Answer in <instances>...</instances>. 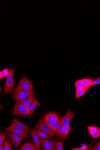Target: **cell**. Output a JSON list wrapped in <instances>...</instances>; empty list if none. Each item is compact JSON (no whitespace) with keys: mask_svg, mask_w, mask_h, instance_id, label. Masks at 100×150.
Wrapping results in <instances>:
<instances>
[{"mask_svg":"<svg viewBox=\"0 0 100 150\" xmlns=\"http://www.w3.org/2000/svg\"><path fill=\"white\" fill-rule=\"evenodd\" d=\"M4 77L1 71H0V80L1 81L2 78Z\"/></svg>","mask_w":100,"mask_h":150,"instance_id":"1f68e13d","label":"cell"},{"mask_svg":"<svg viewBox=\"0 0 100 150\" xmlns=\"http://www.w3.org/2000/svg\"><path fill=\"white\" fill-rule=\"evenodd\" d=\"M29 113V109L27 107L22 104L18 103L14 105L12 116H20L25 118L28 116Z\"/></svg>","mask_w":100,"mask_h":150,"instance_id":"6da1fadb","label":"cell"},{"mask_svg":"<svg viewBox=\"0 0 100 150\" xmlns=\"http://www.w3.org/2000/svg\"><path fill=\"white\" fill-rule=\"evenodd\" d=\"M56 141L54 139H41L39 140L40 146L43 150L56 149Z\"/></svg>","mask_w":100,"mask_h":150,"instance_id":"277c9868","label":"cell"},{"mask_svg":"<svg viewBox=\"0 0 100 150\" xmlns=\"http://www.w3.org/2000/svg\"><path fill=\"white\" fill-rule=\"evenodd\" d=\"M10 126L17 129L30 132V128L29 126L26 125L21 122L19 120L14 118L11 120Z\"/></svg>","mask_w":100,"mask_h":150,"instance_id":"ba28073f","label":"cell"},{"mask_svg":"<svg viewBox=\"0 0 100 150\" xmlns=\"http://www.w3.org/2000/svg\"><path fill=\"white\" fill-rule=\"evenodd\" d=\"M64 142L62 140H57L56 143V149L57 150H63Z\"/></svg>","mask_w":100,"mask_h":150,"instance_id":"44dd1931","label":"cell"},{"mask_svg":"<svg viewBox=\"0 0 100 150\" xmlns=\"http://www.w3.org/2000/svg\"><path fill=\"white\" fill-rule=\"evenodd\" d=\"M4 143H3L1 144L0 145V150H4Z\"/></svg>","mask_w":100,"mask_h":150,"instance_id":"4dcf8cb0","label":"cell"},{"mask_svg":"<svg viewBox=\"0 0 100 150\" xmlns=\"http://www.w3.org/2000/svg\"><path fill=\"white\" fill-rule=\"evenodd\" d=\"M6 132H1L0 134V145L2 144L5 140Z\"/></svg>","mask_w":100,"mask_h":150,"instance_id":"d4e9b609","label":"cell"},{"mask_svg":"<svg viewBox=\"0 0 100 150\" xmlns=\"http://www.w3.org/2000/svg\"><path fill=\"white\" fill-rule=\"evenodd\" d=\"M58 115L54 112H49L46 113L43 118V120L49 126L54 122Z\"/></svg>","mask_w":100,"mask_h":150,"instance_id":"8fae6325","label":"cell"},{"mask_svg":"<svg viewBox=\"0 0 100 150\" xmlns=\"http://www.w3.org/2000/svg\"><path fill=\"white\" fill-rule=\"evenodd\" d=\"M36 128L32 129L31 132V136L33 142L35 144L37 150H41L39 140V137L36 131Z\"/></svg>","mask_w":100,"mask_h":150,"instance_id":"4fadbf2b","label":"cell"},{"mask_svg":"<svg viewBox=\"0 0 100 150\" xmlns=\"http://www.w3.org/2000/svg\"><path fill=\"white\" fill-rule=\"evenodd\" d=\"M75 86L76 91H87L88 90L83 86L82 83L81 79L76 81L75 82Z\"/></svg>","mask_w":100,"mask_h":150,"instance_id":"d6986e66","label":"cell"},{"mask_svg":"<svg viewBox=\"0 0 100 150\" xmlns=\"http://www.w3.org/2000/svg\"><path fill=\"white\" fill-rule=\"evenodd\" d=\"M3 129L8 130L14 134H16L19 136L22 137L23 139L26 138H29V135L30 132L28 131L17 129L11 126L7 128H3Z\"/></svg>","mask_w":100,"mask_h":150,"instance_id":"30bf717a","label":"cell"},{"mask_svg":"<svg viewBox=\"0 0 100 150\" xmlns=\"http://www.w3.org/2000/svg\"><path fill=\"white\" fill-rule=\"evenodd\" d=\"M36 131L39 138L41 139H51L53 138L51 136L37 129Z\"/></svg>","mask_w":100,"mask_h":150,"instance_id":"ffe728a7","label":"cell"},{"mask_svg":"<svg viewBox=\"0 0 100 150\" xmlns=\"http://www.w3.org/2000/svg\"><path fill=\"white\" fill-rule=\"evenodd\" d=\"M17 88L20 89L33 94L34 91L33 85L30 80L26 77L22 78L20 81Z\"/></svg>","mask_w":100,"mask_h":150,"instance_id":"3957f363","label":"cell"},{"mask_svg":"<svg viewBox=\"0 0 100 150\" xmlns=\"http://www.w3.org/2000/svg\"><path fill=\"white\" fill-rule=\"evenodd\" d=\"M32 94L31 93L16 88L14 89L12 99L14 101L18 102L20 100L26 98Z\"/></svg>","mask_w":100,"mask_h":150,"instance_id":"8992f818","label":"cell"},{"mask_svg":"<svg viewBox=\"0 0 100 150\" xmlns=\"http://www.w3.org/2000/svg\"><path fill=\"white\" fill-rule=\"evenodd\" d=\"M100 84V77L96 78V79H93L92 85L93 86Z\"/></svg>","mask_w":100,"mask_h":150,"instance_id":"83f0119b","label":"cell"},{"mask_svg":"<svg viewBox=\"0 0 100 150\" xmlns=\"http://www.w3.org/2000/svg\"><path fill=\"white\" fill-rule=\"evenodd\" d=\"M92 137L94 139H98L100 137V128L99 127L96 132L91 135Z\"/></svg>","mask_w":100,"mask_h":150,"instance_id":"cb8c5ba5","label":"cell"},{"mask_svg":"<svg viewBox=\"0 0 100 150\" xmlns=\"http://www.w3.org/2000/svg\"><path fill=\"white\" fill-rule=\"evenodd\" d=\"M35 128L37 130L43 132L54 138L55 134L51 128L45 123L42 119H40L35 125Z\"/></svg>","mask_w":100,"mask_h":150,"instance_id":"5b68a950","label":"cell"},{"mask_svg":"<svg viewBox=\"0 0 100 150\" xmlns=\"http://www.w3.org/2000/svg\"><path fill=\"white\" fill-rule=\"evenodd\" d=\"M75 116L74 114L70 109H68L67 112L63 118H61L63 124L67 126L71 130L73 128L70 126V123L71 120L73 119Z\"/></svg>","mask_w":100,"mask_h":150,"instance_id":"7c38bea8","label":"cell"},{"mask_svg":"<svg viewBox=\"0 0 100 150\" xmlns=\"http://www.w3.org/2000/svg\"><path fill=\"white\" fill-rule=\"evenodd\" d=\"M61 124V118L59 116L56 119L54 122L50 126L51 130L55 134L57 135V132Z\"/></svg>","mask_w":100,"mask_h":150,"instance_id":"9a60e30c","label":"cell"},{"mask_svg":"<svg viewBox=\"0 0 100 150\" xmlns=\"http://www.w3.org/2000/svg\"><path fill=\"white\" fill-rule=\"evenodd\" d=\"M87 127L90 135L94 133L97 130L98 128V127L96 126H89Z\"/></svg>","mask_w":100,"mask_h":150,"instance_id":"603a6c76","label":"cell"},{"mask_svg":"<svg viewBox=\"0 0 100 150\" xmlns=\"http://www.w3.org/2000/svg\"><path fill=\"white\" fill-rule=\"evenodd\" d=\"M72 150H85L83 147H75L73 148Z\"/></svg>","mask_w":100,"mask_h":150,"instance_id":"f1b7e54d","label":"cell"},{"mask_svg":"<svg viewBox=\"0 0 100 150\" xmlns=\"http://www.w3.org/2000/svg\"><path fill=\"white\" fill-rule=\"evenodd\" d=\"M86 91H76L75 95L77 99L82 96L86 92Z\"/></svg>","mask_w":100,"mask_h":150,"instance_id":"4316f807","label":"cell"},{"mask_svg":"<svg viewBox=\"0 0 100 150\" xmlns=\"http://www.w3.org/2000/svg\"><path fill=\"white\" fill-rule=\"evenodd\" d=\"M9 69L10 72L8 76L6 78V82L4 86V95H8L12 92L15 85L14 78L15 69L12 67Z\"/></svg>","mask_w":100,"mask_h":150,"instance_id":"7a4b0ae2","label":"cell"},{"mask_svg":"<svg viewBox=\"0 0 100 150\" xmlns=\"http://www.w3.org/2000/svg\"><path fill=\"white\" fill-rule=\"evenodd\" d=\"M41 105V104L39 103L36 99H35L28 107L29 111L28 116H30L32 114L34 113V110L37 106Z\"/></svg>","mask_w":100,"mask_h":150,"instance_id":"e0dca14e","label":"cell"},{"mask_svg":"<svg viewBox=\"0 0 100 150\" xmlns=\"http://www.w3.org/2000/svg\"><path fill=\"white\" fill-rule=\"evenodd\" d=\"M81 80L83 86L88 90L92 86V78L86 77L82 78Z\"/></svg>","mask_w":100,"mask_h":150,"instance_id":"ac0fdd59","label":"cell"},{"mask_svg":"<svg viewBox=\"0 0 100 150\" xmlns=\"http://www.w3.org/2000/svg\"><path fill=\"white\" fill-rule=\"evenodd\" d=\"M21 150H38L33 142H27L21 147Z\"/></svg>","mask_w":100,"mask_h":150,"instance_id":"2e32d148","label":"cell"},{"mask_svg":"<svg viewBox=\"0 0 100 150\" xmlns=\"http://www.w3.org/2000/svg\"><path fill=\"white\" fill-rule=\"evenodd\" d=\"M12 146L10 143V139H6L4 143V150H11Z\"/></svg>","mask_w":100,"mask_h":150,"instance_id":"7402d4cb","label":"cell"},{"mask_svg":"<svg viewBox=\"0 0 100 150\" xmlns=\"http://www.w3.org/2000/svg\"><path fill=\"white\" fill-rule=\"evenodd\" d=\"M71 130L63 124L61 118V125L57 131L56 136L59 140L66 139L68 138V133Z\"/></svg>","mask_w":100,"mask_h":150,"instance_id":"52a82bcc","label":"cell"},{"mask_svg":"<svg viewBox=\"0 0 100 150\" xmlns=\"http://www.w3.org/2000/svg\"><path fill=\"white\" fill-rule=\"evenodd\" d=\"M36 98V96L34 94H32L31 95L26 98L20 100L18 102L26 106L27 107L30 105L34 100Z\"/></svg>","mask_w":100,"mask_h":150,"instance_id":"5bb4252c","label":"cell"},{"mask_svg":"<svg viewBox=\"0 0 100 150\" xmlns=\"http://www.w3.org/2000/svg\"><path fill=\"white\" fill-rule=\"evenodd\" d=\"M2 72L4 77L6 78L8 76L10 72L9 69L7 68L4 69Z\"/></svg>","mask_w":100,"mask_h":150,"instance_id":"484cf974","label":"cell"},{"mask_svg":"<svg viewBox=\"0 0 100 150\" xmlns=\"http://www.w3.org/2000/svg\"><path fill=\"white\" fill-rule=\"evenodd\" d=\"M6 135L12 141V145L17 149L21 143L23 139L19 135L10 131L6 132Z\"/></svg>","mask_w":100,"mask_h":150,"instance_id":"9c48e42d","label":"cell"},{"mask_svg":"<svg viewBox=\"0 0 100 150\" xmlns=\"http://www.w3.org/2000/svg\"><path fill=\"white\" fill-rule=\"evenodd\" d=\"M98 143L96 150H100V141L98 142Z\"/></svg>","mask_w":100,"mask_h":150,"instance_id":"f546056e","label":"cell"},{"mask_svg":"<svg viewBox=\"0 0 100 150\" xmlns=\"http://www.w3.org/2000/svg\"><path fill=\"white\" fill-rule=\"evenodd\" d=\"M2 90L3 91L2 89V87H1V91L2 92Z\"/></svg>","mask_w":100,"mask_h":150,"instance_id":"d6a6232c","label":"cell"}]
</instances>
